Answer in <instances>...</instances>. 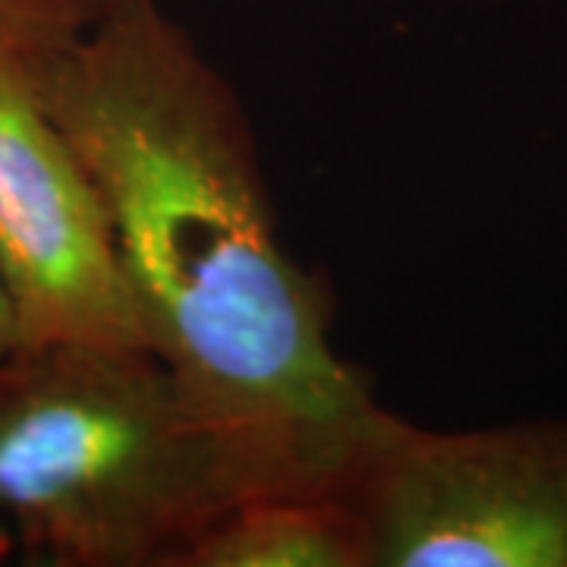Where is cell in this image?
<instances>
[{
  "mask_svg": "<svg viewBox=\"0 0 567 567\" xmlns=\"http://www.w3.org/2000/svg\"><path fill=\"white\" fill-rule=\"evenodd\" d=\"M29 39L0 35V265L20 344L148 347L102 196L25 73Z\"/></svg>",
  "mask_w": 567,
  "mask_h": 567,
  "instance_id": "277c9868",
  "label": "cell"
},
{
  "mask_svg": "<svg viewBox=\"0 0 567 567\" xmlns=\"http://www.w3.org/2000/svg\"><path fill=\"white\" fill-rule=\"evenodd\" d=\"M350 498L369 567H567V413L473 429L394 416Z\"/></svg>",
  "mask_w": 567,
  "mask_h": 567,
  "instance_id": "3957f363",
  "label": "cell"
},
{
  "mask_svg": "<svg viewBox=\"0 0 567 567\" xmlns=\"http://www.w3.org/2000/svg\"><path fill=\"white\" fill-rule=\"evenodd\" d=\"M177 567H369L350 492H265L227 507Z\"/></svg>",
  "mask_w": 567,
  "mask_h": 567,
  "instance_id": "5b68a950",
  "label": "cell"
},
{
  "mask_svg": "<svg viewBox=\"0 0 567 567\" xmlns=\"http://www.w3.org/2000/svg\"><path fill=\"white\" fill-rule=\"evenodd\" d=\"M20 347V324H17V309H13V297H10V284L0 265V363Z\"/></svg>",
  "mask_w": 567,
  "mask_h": 567,
  "instance_id": "52a82bcc",
  "label": "cell"
},
{
  "mask_svg": "<svg viewBox=\"0 0 567 567\" xmlns=\"http://www.w3.org/2000/svg\"><path fill=\"white\" fill-rule=\"evenodd\" d=\"M22 61L102 196L145 344L256 495L350 492L394 413L281 244L227 76L158 0H82Z\"/></svg>",
  "mask_w": 567,
  "mask_h": 567,
  "instance_id": "6da1fadb",
  "label": "cell"
},
{
  "mask_svg": "<svg viewBox=\"0 0 567 567\" xmlns=\"http://www.w3.org/2000/svg\"><path fill=\"white\" fill-rule=\"evenodd\" d=\"M252 495L148 347L20 344L0 363V561L177 567Z\"/></svg>",
  "mask_w": 567,
  "mask_h": 567,
  "instance_id": "7a4b0ae2",
  "label": "cell"
},
{
  "mask_svg": "<svg viewBox=\"0 0 567 567\" xmlns=\"http://www.w3.org/2000/svg\"><path fill=\"white\" fill-rule=\"evenodd\" d=\"M80 0H0V35L29 39L61 22Z\"/></svg>",
  "mask_w": 567,
  "mask_h": 567,
  "instance_id": "8992f818",
  "label": "cell"
}]
</instances>
